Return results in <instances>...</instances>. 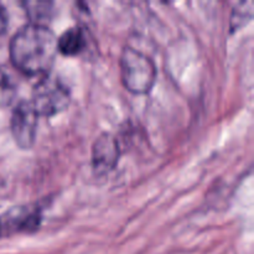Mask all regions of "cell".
<instances>
[{"instance_id": "1", "label": "cell", "mask_w": 254, "mask_h": 254, "mask_svg": "<svg viewBox=\"0 0 254 254\" xmlns=\"http://www.w3.org/2000/svg\"><path fill=\"white\" fill-rule=\"evenodd\" d=\"M57 55V37L46 25L22 26L10 41V59L20 72L29 76L46 74Z\"/></svg>"}, {"instance_id": "5", "label": "cell", "mask_w": 254, "mask_h": 254, "mask_svg": "<svg viewBox=\"0 0 254 254\" xmlns=\"http://www.w3.org/2000/svg\"><path fill=\"white\" fill-rule=\"evenodd\" d=\"M119 156V144L112 134L103 133L96 139L92 148V164L98 175H104L113 170L118 164Z\"/></svg>"}, {"instance_id": "3", "label": "cell", "mask_w": 254, "mask_h": 254, "mask_svg": "<svg viewBox=\"0 0 254 254\" xmlns=\"http://www.w3.org/2000/svg\"><path fill=\"white\" fill-rule=\"evenodd\" d=\"M30 102L39 116L51 117L67 109L71 103V93L60 79L46 76L34 87Z\"/></svg>"}, {"instance_id": "11", "label": "cell", "mask_w": 254, "mask_h": 254, "mask_svg": "<svg viewBox=\"0 0 254 254\" xmlns=\"http://www.w3.org/2000/svg\"><path fill=\"white\" fill-rule=\"evenodd\" d=\"M2 233H1V220H0V236H1Z\"/></svg>"}, {"instance_id": "7", "label": "cell", "mask_w": 254, "mask_h": 254, "mask_svg": "<svg viewBox=\"0 0 254 254\" xmlns=\"http://www.w3.org/2000/svg\"><path fill=\"white\" fill-rule=\"evenodd\" d=\"M25 11L27 12L29 17L31 19V24L45 25L44 21L49 19L51 15V2L45 1H27L24 2Z\"/></svg>"}, {"instance_id": "8", "label": "cell", "mask_w": 254, "mask_h": 254, "mask_svg": "<svg viewBox=\"0 0 254 254\" xmlns=\"http://www.w3.org/2000/svg\"><path fill=\"white\" fill-rule=\"evenodd\" d=\"M16 87L11 77L5 71L0 69V106H7L14 99Z\"/></svg>"}, {"instance_id": "10", "label": "cell", "mask_w": 254, "mask_h": 254, "mask_svg": "<svg viewBox=\"0 0 254 254\" xmlns=\"http://www.w3.org/2000/svg\"><path fill=\"white\" fill-rule=\"evenodd\" d=\"M7 27V12L4 5L0 4V35L4 34Z\"/></svg>"}, {"instance_id": "9", "label": "cell", "mask_w": 254, "mask_h": 254, "mask_svg": "<svg viewBox=\"0 0 254 254\" xmlns=\"http://www.w3.org/2000/svg\"><path fill=\"white\" fill-rule=\"evenodd\" d=\"M246 4L247 2H242L241 4V9L240 7H236L233 9V15L232 19H231V24H232V29H237V27L242 26L245 24V20H250L252 17V7L246 10Z\"/></svg>"}, {"instance_id": "2", "label": "cell", "mask_w": 254, "mask_h": 254, "mask_svg": "<svg viewBox=\"0 0 254 254\" xmlns=\"http://www.w3.org/2000/svg\"><path fill=\"white\" fill-rule=\"evenodd\" d=\"M121 74L123 84L129 92L145 94L155 83L156 67L143 52L126 47L121 57Z\"/></svg>"}, {"instance_id": "4", "label": "cell", "mask_w": 254, "mask_h": 254, "mask_svg": "<svg viewBox=\"0 0 254 254\" xmlns=\"http://www.w3.org/2000/svg\"><path fill=\"white\" fill-rule=\"evenodd\" d=\"M39 114L30 101H21L16 104L11 114V133L17 145L30 149L36 139Z\"/></svg>"}, {"instance_id": "6", "label": "cell", "mask_w": 254, "mask_h": 254, "mask_svg": "<svg viewBox=\"0 0 254 254\" xmlns=\"http://www.w3.org/2000/svg\"><path fill=\"white\" fill-rule=\"evenodd\" d=\"M86 40L79 27H71L57 39V51L66 56H74L84 49Z\"/></svg>"}]
</instances>
